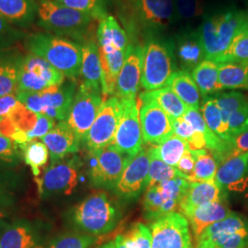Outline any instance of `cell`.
<instances>
[{"mask_svg":"<svg viewBox=\"0 0 248 248\" xmlns=\"http://www.w3.org/2000/svg\"><path fill=\"white\" fill-rule=\"evenodd\" d=\"M25 47L30 53L51 63L65 78L74 80L79 77L82 63L80 43L49 32H37L27 36Z\"/></svg>","mask_w":248,"mask_h":248,"instance_id":"6da1fadb","label":"cell"},{"mask_svg":"<svg viewBox=\"0 0 248 248\" xmlns=\"http://www.w3.org/2000/svg\"><path fill=\"white\" fill-rule=\"evenodd\" d=\"M95 18L87 13L67 8L54 0H39L37 23L47 32L82 44Z\"/></svg>","mask_w":248,"mask_h":248,"instance_id":"7a4b0ae2","label":"cell"},{"mask_svg":"<svg viewBox=\"0 0 248 248\" xmlns=\"http://www.w3.org/2000/svg\"><path fill=\"white\" fill-rule=\"evenodd\" d=\"M248 26V17L242 11L228 10L206 18L199 30L204 59L216 61L234 37Z\"/></svg>","mask_w":248,"mask_h":248,"instance_id":"3957f363","label":"cell"},{"mask_svg":"<svg viewBox=\"0 0 248 248\" xmlns=\"http://www.w3.org/2000/svg\"><path fill=\"white\" fill-rule=\"evenodd\" d=\"M70 217L73 225L79 232L99 236L114 230L122 214L107 193L97 192L78 204Z\"/></svg>","mask_w":248,"mask_h":248,"instance_id":"277c9868","label":"cell"},{"mask_svg":"<svg viewBox=\"0 0 248 248\" xmlns=\"http://www.w3.org/2000/svg\"><path fill=\"white\" fill-rule=\"evenodd\" d=\"M176 71L177 62L172 44L150 38L143 46L142 89L152 91L167 87Z\"/></svg>","mask_w":248,"mask_h":248,"instance_id":"5b68a950","label":"cell"},{"mask_svg":"<svg viewBox=\"0 0 248 248\" xmlns=\"http://www.w3.org/2000/svg\"><path fill=\"white\" fill-rule=\"evenodd\" d=\"M76 92L77 85L70 80L39 92L16 90V95L18 101L31 111L63 122L68 118Z\"/></svg>","mask_w":248,"mask_h":248,"instance_id":"8992f818","label":"cell"},{"mask_svg":"<svg viewBox=\"0 0 248 248\" xmlns=\"http://www.w3.org/2000/svg\"><path fill=\"white\" fill-rule=\"evenodd\" d=\"M189 185L188 180L177 177L145 189L142 200L145 218L155 222L168 214L175 213L186 195Z\"/></svg>","mask_w":248,"mask_h":248,"instance_id":"52a82bcc","label":"cell"},{"mask_svg":"<svg viewBox=\"0 0 248 248\" xmlns=\"http://www.w3.org/2000/svg\"><path fill=\"white\" fill-rule=\"evenodd\" d=\"M89 153L90 183L96 187L106 189L115 187L126 166L133 158L112 144Z\"/></svg>","mask_w":248,"mask_h":248,"instance_id":"ba28073f","label":"cell"},{"mask_svg":"<svg viewBox=\"0 0 248 248\" xmlns=\"http://www.w3.org/2000/svg\"><path fill=\"white\" fill-rule=\"evenodd\" d=\"M79 163L76 156L52 162L42 177H36L39 193L43 198L72 194L78 184Z\"/></svg>","mask_w":248,"mask_h":248,"instance_id":"9c48e42d","label":"cell"},{"mask_svg":"<svg viewBox=\"0 0 248 248\" xmlns=\"http://www.w3.org/2000/svg\"><path fill=\"white\" fill-rule=\"evenodd\" d=\"M103 103L102 92L92 89L84 83L77 89L66 124L84 141Z\"/></svg>","mask_w":248,"mask_h":248,"instance_id":"30bf717a","label":"cell"},{"mask_svg":"<svg viewBox=\"0 0 248 248\" xmlns=\"http://www.w3.org/2000/svg\"><path fill=\"white\" fill-rule=\"evenodd\" d=\"M122 100L115 96L103 101L98 116L83 142L89 151L98 150L110 145L122 116Z\"/></svg>","mask_w":248,"mask_h":248,"instance_id":"8fae6325","label":"cell"},{"mask_svg":"<svg viewBox=\"0 0 248 248\" xmlns=\"http://www.w3.org/2000/svg\"><path fill=\"white\" fill-rule=\"evenodd\" d=\"M186 217L170 213L151 224L152 248H192L191 232Z\"/></svg>","mask_w":248,"mask_h":248,"instance_id":"7c38bea8","label":"cell"},{"mask_svg":"<svg viewBox=\"0 0 248 248\" xmlns=\"http://www.w3.org/2000/svg\"><path fill=\"white\" fill-rule=\"evenodd\" d=\"M121 100L122 116L111 144L118 150L133 157L142 148L140 106L136 98H121Z\"/></svg>","mask_w":248,"mask_h":248,"instance_id":"4fadbf2b","label":"cell"},{"mask_svg":"<svg viewBox=\"0 0 248 248\" xmlns=\"http://www.w3.org/2000/svg\"><path fill=\"white\" fill-rule=\"evenodd\" d=\"M133 18L143 30L158 31L170 26L176 18L175 0H129Z\"/></svg>","mask_w":248,"mask_h":248,"instance_id":"5bb4252c","label":"cell"},{"mask_svg":"<svg viewBox=\"0 0 248 248\" xmlns=\"http://www.w3.org/2000/svg\"><path fill=\"white\" fill-rule=\"evenodd\" d=\"M150 168L149 148L141 151L129 161L114 189L124 199L135 198L146 188Z\"/></svg>","mask_w":248,"mask_h":248,"instance_id":"9a60e30c","label":"cell"},{"mask_svg":"<svg viewBox=\"0 0 248 248\" xmlns=\"http://www.w3.org/2000/svg\"><path fill=\"white\" fill-rule=\"evenodd\" d=\"M140 124L142 140L149 144H159L174 134L171 118L154 101L142 102Z\"/></svg>","mask_w":248,"mask_h":248,"instance_id":"2e32d148","label":"cell"},{"mask_svg":"<svg viewBox=\"0 0 248 248\" xmlns=\"http://www.w3.org/2000/svg\"><path fill=\"white\" fill-rule=\"evenodd\" d=\"M143 46L131 45L130 51L119 75L114 96L119 98H136L142 82Z\"/></svg>","mask_w":248,"mask_h":248,"instance_id":"e0dca14e","label":"cell"},{"mask_svg":"<svg viewBox=\"0 0 248 248\" xmlns=\"http://www.w3.org/2000/svg\"><path fill=\"white\" fill-rule=\"evenodd\" d=\"M41 141L47 146L52 162L78 153L81 142L78 134L72 130L65 121L55 124Z\"/></svg>","mask_w":248,"mask_h":248,"instance_id":"ac0fdd59","label":"cell"},{"mask_svg":"<svg viewBox=\"0 0 248 248\" xmlns=\"http://www.w3.org/2000/svg\"><path fill=\"white\" fill-rule=\"evenodd\" d=\"M248 152L224 160L219 166L215 181L222 188L243 190L248 184Z\"/></svg>","mask_w":248,"mask_h":248,"instance_id":"d6986e66","label":"cell"},{"mask_svg":"<svg viewBox=\"0 0 248 248\" xmlns=\"http://www.w3.org/2000/svg\"><path fill=\"white\" fill-rule=\"evenodd\" d=\"M130 47L131 45L127 50H118L114 47L98 46L101 64L102 95L110 96L115 94L117 80L130 51Z\"/></svg>","mask_w":248,"mask_h":248,"instance_id":"ffe728a7","label":"cell"},{"mask_svg":"<svg viewBox=\"0 0 248 248\" xmlns=\"http://www.w3.org/2000/svg\"><path fill=\"white\" fill-rule=\"evenodd\" d=\"M0 248H44L35 226L27 221L6 223L0 231Z\"/></svg>","mask_w":248,"mask_h":248,"instance_id":"44dd1931","label":"cell"},{"mask_svg":"<svg viewBox=\"0 0 248 248\" xmlns=\"http://www.w3.org/2000/svg\"><path fill=\"white\" fill-rule=\"evenodd\" d=\"M221 186L214 180L206 182H190L186 195L179 204V212L182 215L206 204L224 200Z\"/></svg>","mask_w":248,"mask_h":248,"instance_id":"7402d4cb","label":"cell"},{"mask_svg":"<svg viewBox=\"0 0 248 248\" xmlns=\"http://www.w3.org/2000/svg\"><path fill=\"white\" fill-rule=\"evenodd\" d=\"M232 213L225 203V200H222L199 207L186 213L185 217L192 229L196 239H198L206 228L229 217Z\"/></svg>","mask_w":248,"mask_h":248,"instance_id":"603a6c76","label":"cell"},{"mask_svg":"<svg viewBox=\"0 0 248 248\" xmlns=\"http://www.w3.org/2000/svg\"><path fill=\"white\" fill-rule=\"evenodd\" d=\"M36 0H0V17L18 27L31 26L37 18Z\"/></svg>","mask_w":248,"mask_h":248,"instance_id":"cb8c5ba5","label":"cell"},{"mask_svg":"<svg viewBox=\"0 0 248 248\" xmlns=\"http://www.w3.org/2000/svg\"><path fill=\"white\" fill-rule=\"evenodd\" d=\"M81 45L82 63L80 76L83 79L82 83L101 91V64L98 45L91 39H88Z\"/></svg>","mask_w":248,"mask_h":248,"instance_id":"d4e9b609","label":"cell"},{"mask_svg":"<svg viewBox=\"0 0 248 248\" xmlns=\"http://www.w3.org/2000/svg\"><path fill=\"white\" fill-rule=\"evenodd\" d=\"M22 57L13 49L0 52V97L16 92Z\"/></svg>","mask_w":248,"mask_h":248,"instance_id":"484cf974","label":"cell"},{"mask_svg":"<svg viewBox=\"0 0 248 248\" xmlns=\"http://www.w3.org/2000/svg\"><path fill=\"white\" fill-rule=\"evenodd\" d=\"M167 87L172 89L187 108L200 109L201 92L189 72L177 70L171 77Z\"/></svg>","mask_w":248,"mask_h":248,"instance_id":"4316f807","label":"cell"},{"mask_svg":"<svg viewBox=\"0 0 248 248\" xmlns=\"http://www.w3.org/2000/svg\"><path fill=\"white\" fill-rule=\"evenodd\" d=\"M140 101H154L170 117L173 119L181 118L186 113L187 107L177 97L176 93L169 87L145 91L140 95Z\"/></svg>","mask_w":248,"mask_h":248,"instance_id":"83f0119b","label":"cell"},{"mask_svg":"<svg viewBox=\"0 0 248 248\" xmlns=\"http://www.w3.org/2000/svg\"><path fill=\"white\" fill-rule=\"evenodd\" d=\"M20 68L44 81L50 88L62 85L65 78L62 73L54 68L51 63L33 53H29L22 57Z\"/></svg>","mask_w":248,"mask_h":248,"instance_id":"f1b7e54d","label":"cell"},{"mask_svg":"<svg viewBox=\"0 0 248 248\" xmlns=\"http://www.w3.org/2000/svg\"><path fill=\"white\" fill-rule=\"evenodd\" d=\"M99 47H114L127 50L130 46L128 35L114 17L107 16L100 20L97 31Z\"/></svg>","mask_w":248,"mask_h":248,"instance_id":"f546056e","label":"cell"},{"mask_svg":"<svg viewBox=\"0 0 248 248\" xmlns=\"http://www.w3.org/2000/svg\"><path fill=\"white\" fill-rule=\"evenodd\" d=\"M191 76L203 98L223 89L219 83V63L213 60L204 59L191 71Z\"/></svg>","mask_w":248,"mask_h":248,"instance_id":"4dcf8cb0","label":"cell"},{"mask_svg":"<svg viewBox=\"0 0 248 248\" xmlns=\"http://www.w3.org/2000/svg\"><path fill=\"white\" fill-rule=\"evenodd\" d=\"M177 58L182 66V70L192 71L204 60L202 46L198 33L185 36L177 45Z\"/></svg>","mask_w":248,"mask_h":248,"instance_id":"1f68e13d","label":"cell"},{"mask_svg":"<svg viewBox=\"0 0 248 248\" xmlns=\"http://www.w3.org/2000/svg\"><path fill=\"white\" fill-rule=\"evenodd\" d=\"M219 83L223 89L248 90V62L219 63Z\"/></svg>","mask_w":248,"mask_h":248,"instance_id":"d6a6232c","label":"cell"},{"mask_svg":"<svg viewBox=\"0 0 248 248\" xmlns=\"http://www.w3.org/2000/svg\"><path fill=\"white\" fill-rule=\"evenodd\" d=\"M196 248H248V226L198 240Z\"/></svg>","mask_w":248,"mask_h":248,"instance_id":"836d02e7","label":"cell"},{"mask_svg":"<svg viewBox=\"0 0 248 248\" xmlns=\"http://www.w3.org/2000/svg\"><path fill=\"white\" fill-rule=\"evenodd\" d=\"M200 110L203 116L205 123L213 133L222 140L229 141L231 139L229 130L223 124L221 109L217 105L214 97H205Z\"/></svg>","mask_w":248,"mask_h":248,"instance_id":"e575fe53","label":"cell"},{"mask_svg":"<svg viewBox=\"0 0 248 248\" xmlns=\"http://www.w3.org/2000/svg\"><path fill=\"white\" fill-rule=\"evenodd\" d=\"M191 152L196 161L191 182H206L214 180L220 164L213 156V154L207 152L206 149Z\"/></svg>","mask_w":248,"mask_h":248,"instance_id":"d590c367","label":"cell"},{"mask_svg":"<svg viewBox=\"0 0 248 248\" xmlns=\"http://www.w3.org/2000/svg\"><path fill=\"white\" fill-rule=\"evenodd\" d=\"M19 148L23 151L24 161L31 169L33 176L39 177L41 170L47 165L50 156L47 146L43 142L32 140L20 145Z\"/></svg>","mask_w":248,"mask_h":248,"instance_id":"8d00e7d4","label":"cell"},{"mask_svg":"<svg viewBox=\"0 0 248 248\" xmlns=\"http://www.w3.org/2000/svg\"><path fill=\"white\" fill-rule=\"evenodd\" d=\"M150 152V168L148 174V181L146 188H150L152 186L158 185L160 183L173 179L175 177H180L181 175L178 172L177 168L171 167L166 164L163 160H161L155 147L149 148Z\"/></svg>","mask_w":248,"mask_h":248,"instance_id":"74e56055","label":"cell"},{"mask_svg":"<svg viewBox=\"0 0 248 248\" xmlns=\"http://www.w3.org/2000/svg\"><path fill=\"white\" fill-rule=\"evenodd\" d=\"M155 149L161 160L169 166L176 168L185 152L188 149V146L186 140L173 134L159 143Z\"/></svg>","mask_w":248,"mask_h":248,"instance_id":"f35d334b","label":"cell"},{"mask_svg":"<svg viewBox=\"0 0 248 248\" xmlns=\"http://www.w3.org/2000/svg\"><path fill=\"white\" fill-rule=\"evenodd\" d=\"M98 242V236L81 232H67L50 240L44 248H91Z\"/></svg>","mask_w":248,"mask_h":248,"instance_id":"ab89813d","label":"cell"},{"mask_svg":"<svg viewBox=\"0 0 248 248\" xmlns=\"http://www.w3.org/2000/svg\"><path fill=\"white\" fill-rule=\"evenodd\" d=\"M215 62H248V26L234 37L228 49Z\"/></svg>","mask_w":248,"mask_h":248,"instance_id":"60d3db41","label":"cell"},{"mask_svg":"<svg viewBox=\"0 0 248 248\" xmlns=\"http://www.w3.org/2000/svg\"><path fill=\"white\" fill-rule=\"evenodd\" d=\"M214 98L217 105L221 109L223 124L229 130V119L231 114L246 105L248 102V98L242 93L236 91L221 93L215 96Z\"/></svg>","mask_w":248,"mask_h":248,"instance_id":"b9f144b4","label":"cell"},{"mask_svg":"<svg viewBox=\"0 0 248 248\" xmlns=\"http://www.w3.org/2000/svg\"><path fill=\"white\" fill-rule=\"evenodd\" d=\"M248 226V221L242 216H240L236 213L231 214L229 217L223 219L220 222H215L206 228L203 232L200 235V237L196 241L201 239H205L210 236H213L214 234H218L221 232H230V231H236L246 228Z\"/></svg>","mask_w":248,"mask_h":248,"instance_id":"7bdbcfd3","label":"cell"},{"mask_svg":"<svg viewBox=\"0 0 248 248\" xmlns=\"http://www.w3.org/2000/svg\"><path fill=\"white\" fill-rule=\"evenodd\" d=\"M63 6L87 13L95 19L107 17L103 0H54Z\"/></svg>","mask_w":248,"mask_h":248,"instance_id":"ee69618b","label":"cell"},{"mask_svg":"<svg viewBox=\"0 0 248 248\" xmlns=\"http://www.w3.org/2000/svg\"><path fill=\"white\" fill-rule=\"evenodd\" d=\"M9 118L18 129L27 133L34 129L38 121V113L31 111L18 101L17 106L10 112Z\"/></svg>","mask_w":248,"mask_h":248,"instance_id":"f6af8a7d","label":"cell"},{"mask_svg":"<svg viewBox=\"0 0 248 248\" xmlns=\"http://www.w3.org/2000/svg\"><path fill=\"white\" fill-rule=\"evenodd\" d=\"M25 37L20 28L14 26L0 17V52L12 49V47Z\"/></svg>","mask_w":248,"mask_h":248,"instance_id":"bcb514c9","label":"cell"},{"mask_svg":"<svg viewBox=\"0 0 248 248\" xmlns=\"http://www.w3.org/2000/svg\"><path fill=\"white\" fill-rule=\"evenodd\" d=\"M133 248H152L150 228L142 222H136L125 233Z\"/></svg>","mask_w":248,"mask_h":248,"instance_id":"7dc6e473","label":"cell"},{"mask_svg":"<svg viewBox=\"0 0 248 248\" xmlns=\"http://www.w3.org/2000/svg\"><path fill=\"white\" fill-rule=\"evenodd\" d=\"M18 143L9 137L0 135V164L13 166L19 159Z\"/></svg>","mask_w":248,"mask_h":248,"instance_id":"c3c4849f","label":"cell"},{"mask_svg":"<svg viewBox=\"0 0 248 248\" xmlns=\"http://www.w3.org/2000/svg\"><path fill=\"white\" fill-rule=\"evenodd\" d=\"M176 14L182 19L199 17L203 12V6L200 0H175Z\"/></svg>","mask_w":248,"mask_h":248,"instance_id":"681fc988","label":"cell"},{"mask_svg":"<svg viewBox=\"0 0 248 248\" xmlns=\"http://www.w3.org/2000/svg\"><path fill=\"white\" fill-rule=\"evenodd\" d=\"M246 133H248V102L236 111L232 112L229 119L231 138Z\"/></svg>","mask_w":248,"mask_h":248,"instance_id":"f907efd6","label":"cell"},{"mask_svg":"<svg viewBox=\"0 0 248 248\" xmlns=\"http://www.w3.org/2000/svg\"><path fill=\"white\" fill-rule=\"evenodd\" d=\"M55 121L53 119L45 114L38 113V121L34 129L30 133H27L29 142L35 140L37 138L42 139L43 137H45V135L55 126Z\"/></svg>","mask_w":248,"mask_h":248,"instance_id":"816d5d0a","label":"cell"},{"mask_svg":"<svg viewBox=\"0 0 248 248\" xmlns=\"http://www.w3.org/2000/svg\"><path fill=\"white\" fill-rule=\"evenodd\" d=\"M195 157H194L192 152L187 149L176 167L178 172L180 173L181 177L188 180L189 182H191L192 174H193L194 168H195Z\"/></svg>","mask_w":248,"mask_h":248,"instance_id":"f5cc1de1","label":"cell"},{"mask_svg":"<svg viewBox=\"0 0 248 248\" xmlns=\"http://www.w3.org/2000/svg\"><path fill=\"white\" fill-rule=\"evenodd\" d=\"M227 142L230 146V153H229L228 157L233 156V155H238L248 152V133H242V134L236 135V136H232Z\"/></svg>","mask_w":248,"mask_h":248,"instance_id":"db71d44e","label":"cell"},{"mask_svg":"<svg viewBox=\"0 0 248 248\" xmlns=\"http://www.w3.org/2000/svg\"><path fill=\"white\" fill-rule=\"evenodd\" d=\"M171 121H172L174 134L179 136L180 138L188 141L190 137L193 135V133H195V130L193 129V127L189 123H187L183 117L177 118V119L171 118Z\"/></svg>","mask_w":248,"mask_h":248,"instance_id":"11a10c76","label":"cell"},{"mask_svg":"<svg viewBox=\"0 0 248 248\" xmlns=\"http://www.w3.org/2000/svg\"><path fill=\"white\" fill-rule=\"evenodd\" d=\"M18 103L16 92L0 97V118L9 117Z\"/></svg>","mask_w":248,"mask_h":248,"instance_id":"9f6ffc18","label":"cell"},{"mask_svg":"<svg viewBox=\"0 0 248 248\" xmlns=\"http://www.w3.org/2000/svg\"><path fill=\"white\" fill-rule=\"evenodd\" d=\"M12 178L13 177L0 173V199L9 204L12 203V198L9 194V189L13 186Z\"/></svg>","mask_w":248,"mask_h":248,"instance_id":"6f0895ef","label":"cell"},{"mask_svg":"<svg viewBox=\"0 0 248 248\" xmlns=\"http://www.w3.org/2000/svg\"><path fill=\"white\" fill-rule=\"evenodd\" d=\"M18 130L16 125L9 117L0 118V134L5 137L12 139L14 135L18 133Z\"/></svg>","mask_w":248,"mask_h":248,"instance_id":"680465c9","label":"cell"},{"mask_svg":"<svg viewBox=\"0 0 248 248\" xmlns=\"http://www.w3.org/2000/svg\"><path fill=\"white\" fill-rule=\"evenodd\" d=\"M186 142H187L188 150H203L207 148V143H206L203 133L198 132V131H195V133H193V135L190 137V139Z\"/></svg>","mask_w":248,"mask_h":248,"instance_id":"91938a15","label":"cell"},{"mask_svg":"<svg viewBox=\"0 0 248 248\" xmlns=\"http://www.w3.org/2000/svg\"><path fill=\"white\" fill-rule=\"evenodd\" d=\"M116 248H132L125 239L124 234H118L114 240Z\"/></svg>","mask_w":248,"mask_h":248,"instance_id":"94428289","label":"cell"},{"mask_svg":"<svg viewBox=\"0 0 248 248\" xmlns=\"http://www.w3.org/2000/svg\"><path fill=\"white\" fill-rule=\"evenodd\" d=\"M99 248H116L115 243L114 241H110V242H108L105 245L101 246Z\"/></svg>","mask_w":248,"mask_h":248,"instance_id":"6125c7cd","label":"cell"},{"mask_svg":"<svg viewBox=\"0 0 248 248\" xmlns=\"http://www.w3.org/2000/svg\"><path fill=\"white\" fill-rule=\"evenodd\" d=\"M2 217H4V214L0 213V231L2 230V228L6 225V222H4L2 220H1V218H2Z\"/></svg>","mask_w":248,"mask_h":248,"instance_id":"be15d7a7","label":"cell"},{"mask_svg":"<svg viewBox=\"0 0 248 248\" xmlns=\"http://www.w3.org/2000/svg\"><path fill=\"white\" fill-rule=\"evenodd\" d=\"M0 135H1V134H0Z\"/></svg>","mask_w":248,"mask_h":248,"instance_id":"e7e4bbea","label":"cell"}]
</instances>
